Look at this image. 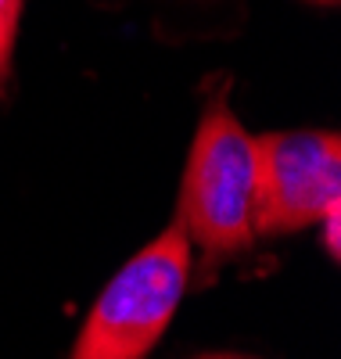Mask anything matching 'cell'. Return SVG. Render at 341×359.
Instances as JSON below:
<instances>
[{
    "mask_svg": "<svg viewBox=\"0 0 341 359\" xmlns=\"http://www.w3.org/2000/svg\"><path fill=\"white\" fill-rule=\"evenodd\" d=\"M18 15L22 0H0V90L11 72V50H15V33H18Z\"/></svg>",
    "mask_w": 341,
    "mask_h": 359,
    "instance_id": "cell-4",
    "label": "cell"
},
{
    "mask_svg": "<svg viewBox=\"0 0 341 359\" xmlns=\"http://www.w3.org/2000/svg\"><path fill=\"white\" fill-rule=\"evenodd\" d=\"M337 219H341V201L337 205H330L327 212L320 216V223H323V241H327V252L337 259V248H341V237H337Z\"/></svg>",
    "mask_w": 341,
    "mask_h": 359,
    "instance_id": "cell-5",
    "label": "cell"
},
{
    "mask_svg": "<svg viewBox=\"0 0 341 359\" xmlns=\"http://www.w3.org/2000/svg\"><path fill=\"white\" fill-rule=\"evenodd\" d=\"M313 4H337V0H313Z\"/></svg>",
    "mask_w": 341,
    "mask_h": 359,
    "instance_id": "cell-7",
    "label": "cell"
},
{
    "mask_svg": "<svg viewBox=\"0 0 341 359\" xmlns=\"http://www.w3.org/2000/svg\"><path fill=\"white\" fill-rule=\"evenodd\" d=\"M201 359H244V355H201Z\"/></svg>",
    "mask_w": 341,
    "mask_h": 359,
    "instance_id": "cell-6",
    "label": "cell"
},
{
    "mask_svg": "<svg viewBox=\"0 0 341 359\" xmlns=\"http://www.w3.org/2000/svg\"><path fill=\"white\" fill-rule=\"evenodd\" d=\"M191 277V237L180 219L144 245L101 291L72 359H144L169 327Z\"/></svg>",
    "mask_w": 341,
    "mask_h": 359,
    "instance_id": "cell-2",
    "label": "cell"
},
{
    "mask_svg": "<svg viewBox=\"0 0 341 359\" xmlns=\"http://www.w3.org/2000/svg\"><path fill=\"white\" fill-rule=\"evenodd\" d=\"M341 201L337 133L255 137V233H291L320 223Z\"/></svg>",
    "mask_w": 341,
    "mask_h": 359,
    "instance_id": "cell-3",
    "label": "cell"
},
{
    "mask_svg": "<svg viewBox=\"0 0 341 359\" xmlns=\"http://www.w3.org/2000/svg\"><path fill=\"white\" fill-rule=\"evenodd\" d=\"M180 226L208 259L237 255L255 237V137L227 101L201 111L180 187Z\"/></svg>",
    "mask_w": 341,
    "mask_h": 359,
    "instance_id": "cell-1",
    "label": "cell"
}]
</instances>
